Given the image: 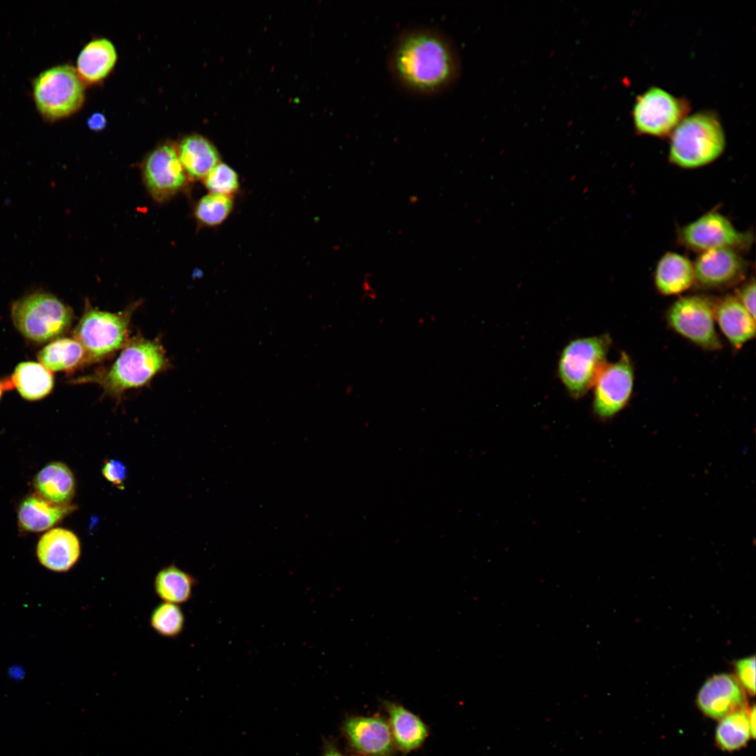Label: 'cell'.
Segmentation results:
<instances>
[{
    "label": "cell",
    "mask_w": 756,
    "mask_h": 756,
    "mask_svg": "<svg viewBox=\"0 0 756 756\" xmlns=\"http://www.w3.org/2000/svg\"><path fill=\"white\" fill-rule=\"evenodd\" d=\"M388 69L404 90L419 96L440 94L449 88L459 74L457 52L448 38L435 29H405L393 42Z\"/></svg>",
    "instance_id": "cell-1"
},
{
    "label": "cell",
    "mask_w": 756,
    "mask_h": 756,
    "mask_svg": "<svg viewBox=\"0 0 756 756\" xmlns=\"http://www.w3.org/2000/svg\"><path fill=\"white\" fill-rule=\"evenodd\" d=\"M167 365L162 345L156 340L139 337L128 341L109 368L77 382L95 383L106 394L118 396L126 390L146 384Z\"/></svg>",
    "instance_id": "cell-2"
},
{
    "label": "cell",
    "mask_w": 756,
    "mask_h": 756,
    "mask_svg": "<svg viewBox=\"0 0 756 756\" xmlns=\"http://www.w3.org/2000/svg\"><path fill=\"white\" fill-rule=\"evenodd\" d=\"M724 147L719 119L711 112H699L683 118L672 132L668 156L676 165L694 169L716 160Z\"/></svg>",
    "instance_id": "cell-3"
},
{
    "label": "cell",
    "mask_w": 756,
    "mask_h": 756,
    "mask_svg": "<svg viewBox=\"0 0 756 756\" xmlns=\"http://www.w3.org/2000/svg\"><path fill=\"white\" fill-rule=\"evenodd\" d=\"M71 309L56 296L36 292L13 303L11 317L18 330L27 340L43 343L52 340L70 327Z\"/></svg>",
    "instance_id": "cell-4"
},
{
    "label": "cell",
    "mask_w": 756,
    "mask_h": 756,
    "mask_svg": "<svg viewBox=\"0 0 756 756\" xmlns=\"http://www.w3.org/2000/svg\"><path fill=\"white\" fill-rule=\"evenodd\" d=\"M610 343V337L602 335L573 340L564 348L558 373L572 398H582L594 386L606 364Z\"/></svg>",
    "instance_id": "cell-5"
},
{
    "label": "cell",
    "mask_w": 756,
    "mask_h": 756,
    "mask_svg": "<svg viewBox=\"0 0 756 756\" xmlns=\"http://www.w3.org/2000/svg\"><path fill=\"white\" fill-rule=\"evenodd\" d=\"M134 307L118 313L102 311L88 304L74 331L83 346L86 362L100 360L123 348L129 340V324Z\"/></svg>",
    "instance_id": "cell-6"
},
{
    "label": "cell",
    "mask_w": 756,
    "mask_h": 756,
    "mask_svg": "<svg viewBox=\"0 0 756 756\" xmlns=\"http://www.w3.org/2000/svg\"><path fill=\"white\" fill-rule=\"evenodd\" d=\"M83 82L76 69L67 64L42 72L34 82V98L40 113L48 120L70 115L83 104Z\"/></svg>",
    "instance_id": "cell-7"
},
{
    "label": "cell",
    "mask_w": 756,
    "mask_h": 756,
    "mask_svg": "<svg viewBox=\"0 0 756 756\" xmlns=\"http://www.w3.org/2000/svg\"><path fill=\"white\" fill-rule=\"evenodd\" d=\"M715 304L708 298L690 295L676 300L667 312L672 328L682 336L708 350L722 344L715 328Z\"/></svg>",
    "instance_id": "cell-8"
},
{
    "label": "cell",
    "mask_w": 756,
    "mask_h": 756,
    "mask_svg": "<svg viewBox=\"0 0 756 756\" xmlns=\"http://www.w3.org/2000/svg\"><path fill=\"white\" fill-rule=\"evenodd\" d=\"M686 104L668 92L652 87L637 97L633 110L639 133L663 136L672 133L685 118Z\"/></svg>",
    "instance_id": "cell-9"
},
{
    "label": "cell",
    "mask_w": 756,
    "mask_h": 756,
    "mask_svg": "<svg viewBox=\"0 0 756 756\" xmlns=\"http://www.w3.org/2000/svg\"><path fill=\"white\" fill-rule=\"evenodd\" d=\"M634 370L625 353L613 363L606 364L594 384L593 409L601 419L612 417L627 403L632 393Z\"/></svg>",
    "instance_id": "cell-10"
},
{
    "label": "cell",
    "mask_w": 756,
    "mask_h": 756,
    "mask_svg": "<svg viewBox=\"0 0 756 756\" xmlns=\"http://www.w3.org/2000/svg\"><path fill=\"white\" fill-rule=\"evenodd\" d=\"M749 236L739 232L722 214L710 211L684 226L680 239L688 248L700 252L715 248L736 250L744 247Z\"/></svg>",
    "instance_id": "cell-11"
},
{
    "label": "cell",
    "mask_w": 756,
    "mask_h": 756,
    "mask_svg": "<svg viewBox=\"0 0 756 756\" xmlns=\"http://www.w3.org/2000/svg\"><path fill=\"white\" fill-rule=\"evenodd\" d=\"M143 176L151 196L164 202L186 185L187 174L180 161L176 147L165 144L155 148L143 164Z\"/></svg>",
    "instance_id": "cell-12"
},
{
    "label": "cell",
    "mask_w": 756,
    "mask_h": 756,
    "mask_svg": "<svg viewBox=\"0 0 756 756\" xmlns=\"http://www.w3.org/2000/svg\"><path fill=\"white\" fill-rule=\"evenodd\" d=\"M342 732L352 749L361 756H393L396 749L388 722L378 715H350Z\"/></svg>",
    "instance_id": "cell-13"
},
{
    "label": "cell",
    "mask_w": 756,
    "mask_h": 756,
    "mask_svg": "<svg viewBox=\"0 0 756 756\" xmlns=\"http://www.w3.org/2000/svg\"><path fill=\"white\" fill-rule=\"evenodd\" d=\"M696 703L705 715L715 719L746 708L743 686L736 677L727 673L708 679L698 693Z\"/></svg>",
    "instance_id": "cell-14"
},
{
    "label": "cell",
    "mask_w": 756,
    "mask_h": 756,
    "mask_svg": "<svg viewBox=\"0 0 756 756\" xmlns=\"http://www.w3.org/2000/svg\"><path fill=\"white\" fill-rule=\"evenodd\" d=\"M694 281L705 288H720L737 281L745 264L734 249L715 248L701 252L693 264Z\"/></svg>",
    "instance_id": "cell-15"
},
{
    "label": "cell",
    "mask_w": 756,
    "mask_h": 756,
    "mask_svg": "<svg viewBox=\"0 0 756 756\" xmlns=\"http://www.w3.org/2000/svg\"><path fill=\"white\" fill-rule=\"evenodd\" d=\"M40 563L55 572H66L78 561L80 543L77 536L70 530L53 528L45 533L36 546Z\"/></svg>",
    "instance_id": "cell-16"
},
{
    "label": "cell",
    "mask_w": 756,
    "mask_h": 756,
    "mask_svg": "<svg viewBox=\"0 0 756 756\" xmlns=\"http://www.w3.org/2000/svg\"><path fill=\"white\" fill-rule=\"evenodd\" d=\"M383 706L396 749L408 753L421 748L429 734L424 722L398 703L384 701Z\"/></svg>",
    "instance_id": "cell-17"
},
{
    "label": "cell",
    "mask_w": 756,
    "mask_h": 756,
    "mask_svg": "<svg viewBox=\"0 0 756 756\" xmlns=\"http://www.w3.org/2000/svg\"><path fill=\"white\" fill-rule=\"evenodd\" d=\"M76 509L72 505L54 504L34 493L20 503L18 510V524L24 531L43 532L59 524Z\"/></svg>",
    "instance_id": "cell-18"
},
{
    "label": "cell",
    "mask_w": 756,
    "mask_h": 756,
    "mask_svg": "<svg viewBox=\"0 0 756 756\" xmlns=\"http://www.w3.org/2000/svg\"><path fill=\"white\" fill-rule=\"evenodd\" d=\"M33 486L36 494L59 505H71L76 493V479L72 471L59 461L49 463L42 468L35 475Z\"/></svg>",
    "instance_id": "cell-19"
},
{
    "label": "cell",
    "mask_w": 756,
    "mask_h": 756,
    "mask_svg": "<svg viewBox=\"0 0 756 756\" xmlns=\"http://www.w3.org/2000/svg\"><path fill=\"white\" fill-rule=\"evenodd\" d=\"M715 318L725 337L736 348L755 335V320L736 297L727 296L715 306Z\"/></svg>",
    "instance_id": "cell-20"
},
{
    "label": "cell",
    "mask_w": 756,
    "mask_h": 756,
    "mask_svg": "<svg viewBox=\"0 0 756 756\" xmlns=\"http://www.w3.org/2000/svg\"><path fill=\"white\" fill-rule=\"evenodd\" d=\"M176 149L187 176L192 179H204L220 162L215 146L198 134L183 138Z\"/></svg>",
    "instance_id": "cell-21"
},
{
    "label": "cell",
    "mask_w": 756,
    "mask_h": 756,
    "mask_svg": "<svg viewBox=\"0 0 756 756\" xmlns=\"http://www.w3.org/2000/svg\"><path fill=\"white\" fill-rule=\"evenodd\" d=\"M116 60V50L109 40L94 39L79 53L76 71L83 82L96 83L108 76Z\"/></svg>",
    "instance_id": "cell-22"
},
{
    "label": "cell",
    "mask_w": 756,
    "mask_h": 756,
    "mask_svg": "<svg viewBox=\"0 0 756 756\" xmlns=\"http://www.w3.org/2000/svg\"><path fill=\"white\" fill-rule=\"evenodd\" d=\"M654 280L657 290L664 295L682 293L694 281L693 264L679 253L668 252L657 263Z\"/></svg>",
    "instance_id": "cell-23"
},
{
    "label": "cell",
    "mask_w": 756,
    "mask_h": 756,
    "mask_svg": "<svg viewBox=\"0 0 756 756\" xmlns=\"http://www.w3.org/2000/svg\"><path fill=\"white\" fill-rule=\"evenodd\" d=\"M10 380L22 398L38 400L47 396L54 386L52 372L39 363L25 361L19 363Z\"/></svg>",
    "instance_id": "cell-24"
},
{
    "label": "cell",
    "mask_w": 756,
    "mask_h": 756,
    "mask_svg": "<svg viewBox=\"0 0 756 756\" xmlns=\"http://www.w3.org/2000/svg\"><path fill=\"white\" fill-rule=\"evenodd\" d=\"M38 360L48 370L55 372L71 371L86 363L85 352L74 338H57L50 342L38 354Z\"/></svg>",
    "instance_id": "cell-25"
},
{
    "label": "cell",
    "mask_w": 756,
    "mask_h": 756,
    "mask_svg": "<svg viewBox=\"0 0 756 756\" xmlns=\"http://www.w3.org/2000/svg\"><path fill=\"white\" fill-rule=\"evenodd\" d=\"M195 582L190 574L172 564L157 573L154 589L164 602L178 605L190 600Z\"/></svg>",
    "instance_id": "cell-26"
},
{
    "label": "cell",
    "mask_w": 756,
    "mask_h": 756,
    "mask_svg": "<svg viewBox=\"0 0 756 756\" xmlns=\"http://www.w3.org/2000/svg\"><path fill=\"white\" fill-rule=\"evenodd\" d=\"M746 708L722 718L716 730V741L725 750H735L744 746L750 736Z\"/></svg>",
    "instance_id": "cell-27"
},
{
    "label": "cell",
    "mask_w": 756,
    "mask_h": 756,
    "mask_svg": "<svg viewBox=\"0 0 756 756\" xmlns=\"http://www.w3.org/2000/svg\"><path fill=\"white\" fill-rule=\"evenodd\" d=\"M234 206L233 197L210 192L197 202L195 216L202 225L216 227L230 216Z\"/></svg>",
    "instance_id": "cell-28"
},
{
    "label": "cell",
    "mask_w": 756,
    "mask_h": 756,
    "mask_svg": "<svg viewBox=\"0 0 756 756\" xmlns=\"http://www.w3.org/2000/svg\"><path fill=\"white\" fill-rule=\"evenodd\" d=\"M184 615L178 604L163 602L152 611L150 624L160 635L166 638H176L184 627Z\"/></svg>",
    "instance_id": "cell-29"
},
{
    "label": "cell",
    "mask_w": 756,
    "mask_h": 756,
    "mask_svg": "<svg viewBox=\"0 0 756 756\" xmlns=\"http://www.w3.org/2000/svg\"><path fill=\"white\" fill-rule=\"evenodd\" d=\"M211 193L233 197L240 189L237 173L229 165L219 162L203 179Z\"/></svg>",
    "instance_id": "cell-30"
},
{
    "label": "cell",
    "mask_w": 756,
    "mask_h": 756,
    "mask_svg": "<svg viewBox=\"0 0 756 756\" xmlns=\"http://www.w3.org/2000/svg\"><path fill=\"white\" fill-rule=\"evenodd\" d=\"M738 680L741 685L751 694L755 692V657H748L738 660L736 664Z\"/></svg>",
    "instance_id": "cell-31"
},
{
    "label": "cell",
    "mask_w": 756,
    "mask_h": 756,
    "mask_svg": "<svg viewBox=\"0 0 756 756\" xmlns=\"http://www.w3.org/2000/svg\"><path fill=\"white\" fill-rule=\"evenodd\" d=\"M102 472L105 479L113 484V486L121 489L124 488V482L127 476V470L121 461L118 459L105 460Z\"/></svg>",
    "instance_id": "cell-32"
},
{
    "label": "cell",
    "mask_w": 756,
    "mask_h": 756,
    "mask_svg": "<svg viewBox=\"0 0 756 756\" xmlns=\"http://www.w3.org/2000/svg\"><path fill=\"white\" fill-rule=\"evenodd\" d=\"M737 299L755 320V281H750L737 292Z\"/></svg>",
    "instance_id": "cell-33"
},
{
    "label": "cell",
    "mask_w": 756,
    "mask_h": 756,
    "mask_svg": "<svg viewBox=\"0 0 756 756\" xmlns=\"http://www.w3.org/2000/svg\"><path fill=\"white\" fill-rule=\"evenodd\" d=\"M106 123V120L105 117L100 113H94L88 120L89 127L94 130H100L103 129L105 127Z\"/></svg>",
    "instance_id": "cell-34"
},
{
    "label": "cell",
    "mask_w": 756,
    "mask_h": 756,
    "mask_svg": "<svg viewBox=\"0 0 756 756\" xmlns=\"http://www.w3.org/2000/svg\"><path fill=\"white\" fill-rule=\"evenodd\" d=\"M748 721L750 734L754 737L755 734V706L748 713Z\"/></svg>",
    "instance_id": "cell-35"
},
{
    "label": "cell",
    "mask_w": 756,
    "mask_h": 756,
    "mask_svg": "<svg viewBox=\"0 0 756 756\" xmlns=\"http://www.w3.org/2000/svg\"><path fill=\"white\" fill-rule=\"evenodd\" d=\"M323 756H345L341 753L339 750L332 744H328L324 750Z\"/></svg>",
    "instance_id": "cell-36"
},
{
    "label": "cell",
    "mask_w": 756,
    "mask_h": 756,
    "mask_svg": "<svg viewBox=\"0 0 756 756\" xmlns=\"http://www.w3.org/2000/svg\"><path fill=\"white\" fill-rule=\"evenodd\" d=\"M6 389H9L6 380L0 382V399L1 398L3 391Z\"/></svg>",
    "instance_id": "cell-37"
}]
</instances>
